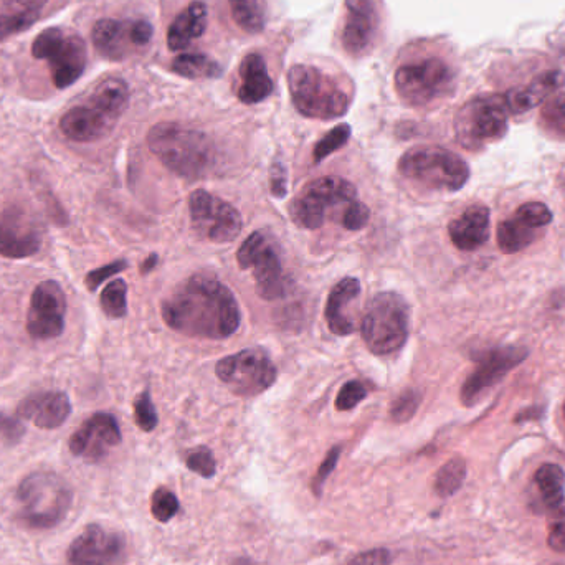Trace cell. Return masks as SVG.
Here are the masks:
<instances>
[{
    "label": "cell",
    "mask_w": 565,
    "mask_h": 565,
    "mask_svg": "<svg viewBox=\"0 0 565 565\" xmlns=\"http://www.w3.org/2000/svg\"><path fill=\"white\" fill-rule=\"evenodd\" d=\"M162 318L176 333L189 338L227 339L242 323L240 306L224 283L209 275H194L164 303Z\"/></svg>",
    "instance_id": "1"
},
{
    "label": "cell",
    "mask_w": 565,
    "mask_h": 565,
    "mask_svg": "<svg viewBox=\"0 0 565 565\" xmlns=\"http://www.w3.org/2000/svg\"><path fill=\"white\" fill-rule=\"evenodd\" d=\"M149 151L177 176L202 179L217 164V149L212 139L187 124L164 121L148 133Z\"/></svg>",
    "instance_id": "2"
},
{
    "label": "cell",
    "mask_w": 565,
    "mask_h": 565,
    "mask_svg": "<svg viewBox=\"0 0 565 565\" xmlns=\"http://www.w3.org/2000/svg\"><path fill=\"white\" fill-rule=\"evenodd\" d=\"M129 86L123 78L110 76L100 81L90 98L73 106L60 119V131L73 143H95L111 134L128 110Z\"/></svg>",
    "instance_id": "3"
},
{
    "label": "cell",
    "mask_w": 565,
    "mask_h": 565,
    "mask_svg": "<svg viewBox=\"0 0 565 565\" xmlns=\"http://www.w3.org/2000/svg\"><path fill=\"white\" fill-rule=\"evenodd\" d=\"M73 504L72 486L53 471H35L14 494V518L29 529H52L63 523Z\"/></svg>",
    "instance_id": "4"
},
{
    "label": "cell",
    "mask_w": 565,
    "mask_h": 565,
    "mask_svg": "<svg viewBox=\"0 0 565 565\" xmlns=\"http://www.w3.org/2000/svg\"><path fill=\"white\" fill-rule=\"evenodd\" d=\"M288 90L296 111L304 118L333 121L351 106V96L336 76L316 65L298 63L288 72Z\"/></svg>",
    "instance_id": "5"
},
{
    "label": "cell",
    "mask_w": 565,
    "mask_h": 565,
    "mask_svg": "<svg viewBox=\"0 0 565 565\" xmlns=\"http://www.w3.org/2000/svg\"><path fill=\"white\" fill-rule=\"evenodd\" d=\"M357 189L342 177H321L304 186L300 194L291 200V220L298 227L318 230L329 219L342 220L347 210L357 202Z\"/></svg>",
    "instance_id": "6"
},
{
    "label": "cell",
    "mask_w": 565,
    "mask_h": 565,
    "mask_svg": "<svg viewBox=\"0 0 565 565\" xmlns=\"http://www.w3.org/2000/svg\"><path fill=\"white\" fill-rule=\"evenodd\" d=\"M410 308L404 296L384 291L367 304L361 333L369 351L389 356L400 351L409 338Z\"/></svg>",
    "instance_id": "7"
},
{
    "label": "cell",
    "mask_w": 565,
    "mask_h": 565,
    "mask_svg": "<svg viewBox=\"0 0 565 565\" xmlns=\"http://www.w3.org/2000/svg\"><path fill=\"white\" fill-rule=\"evenodd\" d=\"M394 85L405 105L423 108L452 95L456 73L452 65L443 58H414L397 67Z\"/></svg>",
    "instance_id": "8"
},
{
    "label": "cell",
    "mask_w": 565,
    "mask_h": 565,
    "mask_svg": "<svg viewBox=\"0 0 565 565\" xmlns=\"http://www.w3.org/2000/svg\"><path fill=\"white\" fill-rule=\"evenodd\" d=\"M405 179L432 190L456 192L470 181V167L458 154L440 146H417L400 157Z\"/></svg>",
    "instance_id": "9"
},
{
    "label": "cell",
    "mask_w": 565,
    "mask_h": 565,
    "mask_svg": "<svg viewBox=\"0 0 565 565\" xmlns=\"http://www.w3.org/2000/svg\"><path fill=\"white\" fill-rule=\"evenodd\" d=\"M509 114L504 95L471 98L456 113V141L470 151L501 141L508 133Z\"/></svg>",
    "instance_id": "10"
},
{
    "label": "cell",
    "mask_w": 565,
    "mask_h": 565,
    "mask_svg": "<svg viewBox=\"0 0 565 565\" xmlns=\"http://www.w3.org/2000/svg\"><path fill=\"white\" fill-rule=\"evenodd\" d=\"M32 55L37 60L48 62L53 83L60 90L80 80L88 60L85 40L63 27L40 32L32 43Z\"/></svg>",
    "instance_id": "11"
},
{
    "label": "cell",
    "mask_w": 565,
    "mask_h": 565,
    "mask_svg": "<svg viewBox=\"0 0 565 565\" xmlns=\"http://www.w3.org/2000/svg\"><path fill=\"white\" fill-rule=\"evenodd\" d=\"M215 374L235 394L255 397L275 384L278 369L268 352L252 347L224 357L215 367Z\"/></svg>",
    "instance_id": "12"
},
{
    "label": "cell",
    "mask_w": 565,
    "mask_h": 565,
    "mask_svg": "<svg viewBox=\"0 0 565 565\" xmlns=\"http://www.w3.org/2000/svg\"><path fill=\"white\" fill-rule=\"evenodd\" d=\"M237 262L242 270H252L257 293L263 300H278L285 295L283 265L268 233L253 232L238 248Z\"/></svg>",
    "instance_id": "13"
},
{
    "label": "cell",
    "mask_w": 565,
    "mask_h": 565,
    "mask_svg": "<svg viewBox=\"0 0 565 565\" xmlns=\"http://www.w3.org/2000/svg\"><path fill=\"white\" fill-rule=\"evenodd\" d=\"M189 210L192 228L207 242L230 243L242 233L240 212L207 190H195L190 195Z\"/></svg>",
    "instance_id": "14"
},
{
    "label": "cell",
    "mask_w": 565,
    "mask_h": 565,
    "mask_svg": "<svg viewBox=\"0 0 565 565\" xmlns=\"http://www.w3.org/2000/svg\"><path fill=\"white\" fill-rule=\"evenodd\" d=\"M382 19V0H344V19L339 40L346 55L352 58L367 57L379 40Z\"/></svg>",
    "instance_id": "15"
},
{
    "label": "cell",
    "mask_w": 565,
    "mask_h": 565,
    "mask_svg": "<svg viewBox=\"0 0 565 565\" xmlns=\"http://www.w3.org/2000/svg\"><path fill=\"white\" fill-rule=\"evenodd\" d=\"M529 351L524 346H499L486 349L476 356L475 371L461 385L460 400L465 407L475 405L493 389L509 372L528 359Z\"/></svg>",
    "instance_id": "16"
},
{
    "label": "cell",
    "mask_w": 565,
    "mask_h": 565,
    "mask_svg": "<svg viewBox=\"0 0 565 565\" xmlns=\"http://www.w3.org/2000/svg\"><path fill=\"white\" fill-rule=\"evenodd\" d=\"M43 225L32 210L10 204L0 212V257L24 260L40 252Z\"/></svg>",
    "instance_id": "17"
},
{
    "label": "cell",
    "mask_w": 565,
    "mask_h": 565,
    "mask_svg": "<svg viewBox=\"0 0 565 565\" xmlns=\"http://www.w3.org/2000/svg\"><path fill=\"white\" fill-rule=\"evenodd\" d=\"M67 321V295L57 281H42L30 296L27 333L35 341L62 336Z\"/></svg>",
    "instance_id": "18"
},
{
    "label": "cell",
    "mask_w": 565,
    "mask_h": 565,
    "mask_svg": "<svg viewBox=\"0 0 565 565\" xmlns=\"http://www.w3.org/2000/svg\"><path fill=\"white\" fill-rule=\"evenodd\" d=\"M152 34L148 20L103 19L96 22L91 38L101 57L121 62L136 50L148 47Z\"/></svg>",
    "instance_id": "19"
},
{
    "label": "cell",
    "mask_w": 565,
    "mask_h": 565,
    "mask_svg": "<svg viewBox=\"0 0 565 565\" xmlns=\"http://www.w3.org/2000/svg\"><path fill=\"white\" fill-rule=\"evenodd\" d=\"M67 561L70 565H121L126 561V539L121 532L90 524L68 547Z\"/></svg>",
    "instance_id": "20"
},
{
    "label": "cell",
    "mask_w": 565,
    "mask_h": 565,
    "mask_svg": "<svg viewBox=\"0 0 565 565\" xmlns=\"http://www.w3.org/2000/svg\"><path fill=\"white\" fill-rule=\"evenodd\" d=\"M554 220L551 209L542 202H528L516 210L511 219L498 225V247L506 255L523 252L534 240L537 230Z\"/></svg>",
    "instance_id": "21"
},
{
    "label": "cell",
    "mask_w": 565,
    "mask_h": 565,
    "mask_svg": "<svg viewBox=\"0 0 565 565\" xmlns=\"http://www.w3.org/2000/svg\"><path fill=\"white\" fill-rule=\"evenodd\" d=\"M123 440L118 420L106 412L91 415L83 422L78 430L73 433L68 447L75 456H81L90 463L103 460L110 448L118 447Z\"/></svg>",
    "instance_id": "22"
},
{
    "label": "cell",
    "mask_w": 565,
    "mask_h": 565,
    "mask_svg": "<svg viewBox=\"0 0 565 565\" xmlns=\"http://www.w3.org/2000/svg\"><path fill=\"white\" fill-rule=\"evenodd\" d=\"M72 414V402L62 390H45L25 397L17 407V417L43 430L62 427Z\"/></svg>",
    "instance_id": "23"
},
{
    "label": "cell",
    "mask_w": 565,
    "mask_h": 565,
    "mask_svg": "<svg viewBox=\"0 0 565 565\" xmlns=\"http://www.w3.org/2000/svg\"><path fill=\"white\" fill-rule=\"evenodd\" d=\"M491 212L486 205H471L448 225V235L461 252H475L490 240Z\"/></svg>",
    "instance_id": "24"
},
{
    "label": "cell",
    "mask_w": 565,
    "mask_h": 565,
    "mask_svg": "<svg viewBox=\"0 0 565 565\" xmlns=\"http://www.w3.org/2000/svg\"><path fill=\"white\" fill-rule=\"evenodd\" d=\"M275 91V83L268 73L262 53L252 52L243 57L238 68V100L243 105H258L270 98Z\"/></svg>",
    "instance_id": "25"
},
{
    "label": "cell",
    "mask_w": 565,
    "mask_h": 565,
    "mask_svg": "<svg viewBox=\"0 0 565 565\" xmlns=\"http://www.w3.org/2000/svg\"><path fill=\"white\" fill-rule=\"evenodd\" d=\"M361 295V281L357 278H344L334 286L326 303V323L336 336H349L356 331V321L352 318V308Z\"/></svg>",
    "instance_id": "26"
},
{
    "label": "cell",
    "mask_w": 565,
    "mask_h": 565,
    "mask_svg": "<svg viewBox=\"0 0 565 565\" xmlns=\"http://www.w3.org/2000/svg\"><path fill=\"white\" fill-rule=\"evenodd\" d=\"M565 85V73L561 70H547L529 81L526 86L513 88L504 95L509 113L523 114L541 105Z\"/></svg>",
    "instance_id": "27"
},
{
    "label": "cell",
    "mask_w": 565,
    "mask_h": 565,
    "mask_svg": "<svg viewBox=\"0 0 565 565\" xmlns=\"http://www.w3.org/2000/svg\"><path fill=\"white\" fill-rule=\"evenodd\" d=\"M209 10L202 0H194L172 20L167 30V47L171 52H182L204 35Z\"/></svg>",
    "instance_id": "28"
},
{
    "label": "cell",
    "mask_w": 565,
    "mask_h": 565,
    "mask_svg": "<svg viewBox=\"0 0 565 565\" xmlns=\"http://www.w3.org/2000/svg\"><path fill=\"white\" fill-rule=\"evenodd\" d=\"M534 485L541 494L539 513L565 518V471L556 463H544L534 475Z\"/></svg>",
    "instance_id": "29"
},
{
    "label": "cell",
    "mask_w": 565,
    "mask_h": 565,
    "mask_svg": "<svg viewBox=\"0 0 565 565\" xmlns=\"http://www.w3.org/2000/svg\"><path fill=\"white\" fill-rule=\"evenodd\" d=\"M232 19L245 34L257 35L265 30L266 0H228Z\"/></svg>",
    "instance_id": "30"
},
{
    "label": "cell",
    "mask_w": 565,
    "mask_h": 565,
    "mask_svg": "<svg viewBox=\"0 0 565 565\" xmlns=\"http://www.w3.org/2000/svg\"><path fill=\"white\" fill-rule=\"evenodd\" d=\"M172 72L189 80H210L222 75L219 63L205 55L182 53L172 62Z\"/></svg>",
    "instance_id": "31"
},
{
    "label": "cell",
    "mask_w": 565,
    "mask_h": 565,
    "mask_svg": "<svg viewBox=\"0 0 565 565\" xmlns=\"http://www.w3.org/2000/svg\"><path fill=\"white\" fill-rule=\"evenodd\" d=\"M539 128L554 139L565 141V91L549 96L541 113H539Z\"/></svg>",
    "instance_id": "32"
},
{
    "label": "cell",
    "mask_w": 565,
    "mask_h": 565,
    "mask_svg": "<svg viewBox=\"0 0 565 565\" xmlns=\"http://www.w3.org/2000/svg\"><path fill=\"white\" fill-rule=\"evenodd\" d=\"M465 480L466 461L461 456H455L437 471L433 488L440 498H450L460 491Z\"/></svg>",
    "instance_id": "33"
},
{
    "label": "cell",
    "mask_w": 565,
    "mask_h": 565,
    "mask_svg": "<svg viewBox=\"0 0 565 565\" xmlns=\"http://www.w3.org/2000/svg\"><path fill=\"white\" fill-rule=\"evenodd\" d=\"M101 309L111 319H121L128 314V285L124 280H114L106 285L100 296Z\"/></svg>",
    "instance_id": "34"
},
{
    "label": "cell",
    "mask_w": 565,
    "mask_h": 565,
    "mask_svg": "<svg viewBox=\"0 0 565 565\" xmlns=\"http://www.w3.org/2000/svg\"><path fill=\"white\" fill-rule=\"evenodd\" d=\"M349 138H351V126H349V124H339L336 128L331 129V131L314 146V162L324 161V159L331 156L333 152L344 148Z\"/></svg>",
    "instance_id": "35"
},
{
    "label": "cell",
    "mask_w": 565,
    "mask_h": 565,
    "mask_svg": "<svg viewBox=\"0 0 565 565\" xmlns=\"http://www.w3.org/2000/svg\"><path fill=\"white\" fill-rule=\"evenodd\" d=\"M179 509H181V504L172 491L159 488L152 494L151 513L159 523H169L172 518H176Z\"/></svg>",
    "instance_id": "36"
},
{
    "label": "cell",
    "mask_w": 565,
    "mask_h": 565,
    "mask_svg": "<svg viewBox=\"0 0 565 565\" xmlns=\"http://www.w3.org/2000/svg\"><path fill=\"white\" fill-rule=\"evenodd\" d=\"M422 404V394L415 389L405 390L390 407V418L395 423H407L415 417Z\"/></svg>",
    "instance_id": "37"
},
{
    "label": "cell",
    "mask_w": 565,
    "mask_h": 565,
    "mask_svg": "<svg viewBox=\"0 0 565 565\" xmlns=\"http://www.w3.org/2000/svg\"><path fill=\"white\" fill-rule=\"evenodd\" d=\"M134 420L143 432H152L159 423L156 407L152 404L151 392L144 390L143 394H139L134 400Z\"/></svg>",
    "instance_id": "38"
},
{
    "label": "cell",
    "mask_w": 565,
    "mask_h": 565,
    "mask_svg": "<svg viewBox=\"0 0 565 565\" xmlns=\"http://www.w3.org/2000/svg\"><path fill=\"white\" fill-rule=\"evenodd\" d=\"M367 395H369V392H367V387L362 384L361 380H349L339 390L338 397H336V409L339 412H349V410L356 409L357 405L361 404Z\"/></svg>",
    "instance_id": "39"
},
{
    "label": "cell",
    "mask_w": 565,
    "mask_h": 565,
    "mask_svg": "<svg viewBox=\"0 0 565 565\" xmlns=\"http://www.w3.org/2000/svg\"><path fill=\"white\" fill-rule=\"evenodd\" d=\"M47 0H2L4 14L29 20L32 24L37 22Z\"/></svg>",
    "instance_id": "40"
},
{
    "label": "cell",
    "mask_w": 565,
    "mask_h": 565,
    "mask_svg": "<svg viewBox=\"0 0 565 565\" xmlns=\"http://www.w3.org/2000/svg\"><path fill=\"white\" fill-rule=\"evenodd\" d=\"M186 465L190 471H194V473L204 476V478H212L215 475V471H217V461H215L214 453L210 452L207 447H199L192 450L187 455Z\"/></svg>",
    "instance_id": "41"
},
{
    "label": "cell",
    "mask_w": 565,
    "mask_h": 565,
    "mask_svg": "<svg viewBox=\"0 0 565 565\" xmlns=\"http://www.w3.org/2000/svg\"><path fill=\"white\" fill-rule=\"evenodd\" d=\"M339 456H341V447L331 448L328 455H326V458H324L323 463L319 466L318 473H316L313 481H311V490H313L316 498H321V496H323L324 483H326V480H328L329 476H331L334 468L338 466Z\"/></svg>",
    "instance_id": "42"
},
{
    "label": "cell",
    "mask_w": 565,
    "mask_h": 565,
    "mask_svg": "<svg viewBox=\"0 0 565 565\" xmlns=\"http://www.w3.org/2000/svg\"><path fill=\"white\" fill-rule=\"evenodd\" d=\"M126 268H128V262H126V260H116V262L100 266V268H96V270L90 271V273L86 275V288L90 291H96L108 278L118 275V273L126 270Z\"/></svg>",
    "instance_id": "43"
},
{
    "label": "cell",
    "mask_w": 565,
    "mask_h": 565,
    "mask_svg": "<svg viewBox=\"0 0 565 565\" xmlns=\"http://www.w3.org/2000/svg\"><path fill=\"white\" fill-rule=\"evenodd\" d=\"M371 220V210L364 202L357 200L356 204L351 205V209L347 210L346 217L342 220V227L351 232H359L366 227Z\"/></svg>",
    "instance_id": "44"
},
{
    "label": "cell",
    "mask_w": 565,
    "mask_h": 565,
    "mask_svg": "<svg viewBox=\"0 0 565 565\" xmlns=\"http://www.w3.org/2000/svg\"><path fill=\"white\" fill-rule=\"evenodd\" d=\"M25 437V427L17 418L0 412V438L7 445H17Z\"/></svg>",
    "instance_id": "45"
},
{
    "label": "cell",
    "mask_w": 565,
    "mask_h": 565,
    "mask_svg": "<svg viewBox=\"0 0 565 565\" xmlns=\"http://www.w3.org/2000/svg\"><path fill=\"white\" fill-rule=\"evenodd\" d=\"M392 564V552L384 547L371 549V551L361 552L352 557L347 565H390Z\"/></svg>",
    "instance_id": "46"
},
{
    "label": "cell",
    "mask_w": 565,
    "mask_h": 565,
    "mask_svg": "<svg viewBox=\"0 0 565 565\" xmlns=\"http://www.w3.org/2000/svg\"><path fill=\"white\" fill-rule=\"evenodd\" d=\"M32 22L12 15L0 14V42L5 38L14 37V35L22 34L25 30L32 27Z\"/></svg>",
    "instance_id": "47"
},
{
    "label": "cell",
    "mask_w": 565,
    "mask_h": 565,
    "mask_svg": "<svg viewBox=\"0 0 565 565\" xmlns=\"http://www.w3.org/2000/svg\"><path fill=\"white\" fill-rule=\"evenodd\" d=\"M271 192L276 197H285L286 195V172L280 164H276L271 169L270 177Z\"/></svg>",
    "instance_id": "48"
},
{
    "label": "cell",
    "mask_w": 565,
    "mask_h": 565,
    "mask_svg": "<svg viewBox=\"0 0 565 565\" xmlns=\"http://www.w3.org/2000/svg\"><path fill=\"white\" fill-rule=\"evenodd\" d=\"M547 544L552 551L565 552V523H557L552 526L547 537Z\"/></svg>",
    "instance_id": "49"
},
{
    "label": "cell",
    "mask_w": 565,
    "mask_h": 565,
    "mask_svg": "<svg viewBox=\"0 0 565 565\" xmlns=\"http://www.w3.org/2000/svg\"><path fill=\"white\" fill-rule=\"evenodd\" d=\"M542 412H544V410H542L541 407L523 410V412H519L518 417L514 418V422L523 423L528 422V420H536V418L542 417Z\"/></svg>",
    "instance_id": "50"
},
{
    "label": "cell",
    "mask_w": 565,
    "mask_h": 565,
    "mask_svg": "<svg viewBox=\"0 0 565 565\" xmlns=\"http://www.w3.org/2000/svg\"><path fill=\"white\" fill-rule=\"evenodd\" d=\"M157 262H159V257H157L156 253H154V255H151V257H149L148 260L143 263V266H141V271H143L144 275H146V273H149V271L154 270V268H156Z\"/></svg>",
    "instance_id": "51"
},
{
    "label": "cell",
    "mask_w": 565,
    "mask_h": 565,
    "mask_svg": "<svg viewBox=\"0 0 565 565\" xmlns=\"http://www.w3.org/2000/svg\"><path fill=\"white\" fill-rule=\"evenodd\" d=\"M233 565H253V562L247 557H240L237 561L233 562Z\"/></svg>",
    "instance_id": "52"
},
{
    "label": "cell",
    "mask_w": 565,
    "mask_h": 565,
    "mask_svg": "<svg viewBox=\"0 0 565 565\" xmlns=\"http://www.w3.org/2000/svg\"><path fill=\"white\" fill-rule=\"evenodd\" d=\"M564 418H565V402H564Z\"/></svg>",
    "instance_id": "53"
},
{
    "label": "cell",
    "mask_w": 565,
    "mask_h": 565,
    "mask_svg": "<svg viewBox=\"0 0 565 565\" xmlns=\"http://www.w3.org/2000/svg\"><path fill=\"white\" fill-rule=\"evenodd\" d=\"M564 52H565V48H564Z\"/></svg>",
    "instance_id": "54"
}]
</instances>
